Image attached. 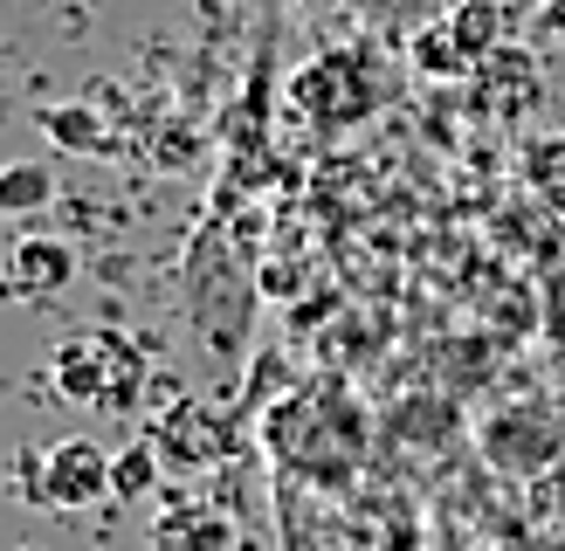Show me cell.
Listing matches in <instances>:
<instances>
[{"label":"cell","instance_id":"cell-15","mask_svg":"<svg viewBox=\"0 0 565 551\" xmlns=\"http://www.w3.org/2000/svg\"><path fill=\"white\" fill-rule=\"evenodd\" d=\"M545 21H558V28H565V0H545Z\"/></svg>","mask_w":565,"mask_h":551},{"label":"cell","instance_id":"cell-14","mask_svg":"<svg viewBox=\"0 0 565 551\" xmlns=\"http://www.w3.org/2000/svg\"><path fill=\"white\" fill-rule=\"evenodd\" d=\"M407 55H414V69L420 76H469V55H462V42L448 35V21H435V28H420V35L407 42Z\"/></svg>","mask_w":565,"mask_h":551},{"label":"cell","instance_id":"cell-2","mask_svg":"<svg viewBox=\"0 0 565 551\" xmlns=\"http://www.w3.org/2000/svg\"><path fill=\"white\" fill-rule=\"evenodd\" d=\"M49 386H55L63 400H83V407L118 413V407L138 400V386H146V352H138L125 331H76V338L55 345Z\"/></svg>","mask_w":565,"mask_h":551},{"label":"cell","instance_id":"cell-3","mask_svg":"<svg viewBox=\"0 0 565 551\" xmlns=\"http://www.w3.org/2000/svg\"><path fill=\"white\" fill-rule=\"evenodd\" d=\"M290 97L310 110V125H318V131H345V125H359V118H373V110H380V83H373V69H365V55L331 48L324 63L297 69Z\"/></svg>","mask_w":565,"mask_h":551},{"label":"cell","instance_id":"cell-6","mask_svg":"<svg viewBox=\"0 0 565 551\" xmlns=\"http://www.w3.org/2000/svg\"><path fill=\"white\" fill-rule=\"evenodd\" d=\"M558 449H565V421L545 407H503L483 421V455L503 476H539L545 462H558Z\"/></svg>","mask_w":565,"mask_h":551},{"label":"cell","instance_id":"cell-10","mask_svg":"<svg viewBox=\"0 0 565 551\" xmlns=\"http://www.w3.org/2000/svg\"><path fill=\"white\" fill-rule=\"evenodd\" d=\"M524 186L539 193L552 214H565V131L524 138Z\"/></svg>","mask_w":565,"mask_h":551},{"label":"cell","instance_id":"cell-8","mask_svg":"<svg viewBox=\"0 0 565 551\" xmlns=\"http://www.w3.org/2000/svg\"><path fill=\"white\" fill-rule=\"evenodd\" d=\"M0 276H8L0 290H14V296H55V290H70V276H76V248L55 241V235H21Z\"/></svg>","mask_w":565,"mask_h":551},{"label":"cell","instance_id":"cell-4","mask_svg":"<svg viewBox=\"0 0 565 551\" xmlns=\"http://www.w3.org/2000/svg\"><path fill=\"white\" fill-rule=\"evenodd\" d=\"M146 441L159 449L166 468H214V462L235 455V421L214 413V407H201V400H180V407H166L152 421Z\"/></svg>","mask_w":565,"mask_h":551},{"label":"cell","instance_id":"cell-11","mask_svg":"<svg viewBox=\"0 0 565 551\" xmlns=\"http://www.w3.org/2000/svg\"><path fill=\"white\" fill-rule=\"evenodd\" d=\"M448 35L462 42L469 69H476L483 55H497V48H503V8H497V0H462V8L448 14Z\"/></svg>","mask_w":565,"mask_h":551},{"label":"cell","instance_id":"cell-13","mask_svg":"<svg viewBox=\"0 0 565 551\" xmlns=\"http://www.w3.org/2000/svg\"><path fill=\"white\" fill-rule=\"evenodd\" d=\"M159 449L152 441H125L118 455H110V496L118 504H138V496H152V483H159Z\"/></svg>","mask_w":565,"mask_h":551},{"label":"cell","instance_id":"cell-1","mask_svg":"<svg viewBox=\"0 0 565 551\" xmlns=\"http://www.w3.org/2000/svg\"><path fill=\"white\" fill-rule=\"evenodd\" d=\"M269 455L303 483H352V468L365 462V407L338 379H318L303 393L269 407Z\"/></svg>","mask_w":565,"mask_h":551},{"label":"cell","instance_id":"cell-5","mask_svg":"<svg viewBox=\"0 0 565 551\" xmlns=\"http://www.w3.org/2000/svg\"><path fill=\"white\" fill-rule=\"evenodd\" d=\"M110 496V449L90 434L42 449V510H90Z\"/></svg>","mask_w":565,"mask_h":551},{"label":"cell","instance_id":"cell-7","mask_svg":"<svg viewBox=\"0 0 565 551\" xmlns=\"http://www.w3.org/2000/svg\"><path fill=\"white\" fill-rule=\"evenodd\" d=\"M469 76H476V97H483V110H497V118H524V110L545 104V76H539V63H531L524 48H497V55H483Z\"/></svg>","mask_w":565,"mask_h":551},{"label":"cell","instance_id":"cell-9","mask_svg":"<svg viewBox=\"0 0 565 551\" xmlns=\"http://www.w3.org/2000/svg\"><path fill=\"white\" fill-rule=\"evenodd\" d=\"M55 201V173L42 159H8L0 165V220H28Z\"/></svg>","mask_w":565,"mask_h":551},{"label":"cell","instance_id":"cell-12","mask_svg":"<svg viewBox=\"0 0 565 551\" xmlns=\"http://www.w3.org/2000/svg\"><path fill=\"white\" fill-rule=\"evenodd\" d=\"M35 125L55 138V145H70V152H104V125H97L90 104H42Z\"/></svg>","mask_w":565,"mask_h":551}]
</instances>
